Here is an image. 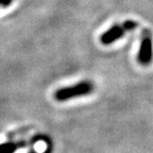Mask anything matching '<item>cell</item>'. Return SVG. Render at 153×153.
Returning a JSON list of instances; mask_svg holds the SVG:
<instances>
[{
    "mask_svg": "<svg viewBox=\"0 0 153 153\" xmlns=\"http://www.w3.org/2000/svg\"><path fill=\"white\" fill-rule=\"evenodd\" d=\"M11 3V0H0V4L2 5H7Z\"/></svg>",
    "mask_w": 153,
    "mask_h": 153,
    "instance_id": "cell-5",
    "label": "cell"
},
{
    "mask_svg": "<svg viewBox=\"0 0 153 153\" xmlns=\"http://www.w3.org/2000/svg\"><path fill=\"white\" fill-rule=\"evenodd\" d=\"M137 27V22L134 20H127L122 24H116L111 27L108 30L102 33L100 36V42L103 45H111L114 42L118 41L124 35V33L128 31H132Z\"/></svg>",
    "mask_w": 153,
    "mask_h": 153,
    "instance_id": "cell-2",
    "label": "cell"
},
{
    "mask_svg": "<svg viewBox=\"0 0 153 153\" xmlns=\"http://www.w3.org/2000/svg\"><path fill=\"white\" fill-rule=\"evenodd\" d=\"M153 59V43L152 38L149 33H143L141 38L140 47H139L138 54H137V61L143 66H147L152 62Z\"/></svg>",
    "mask_w": 153,
    "mask_h": 153,
    "instance_id": "cell-3",
    "label": "cell"
},
{
    "mask_svg": "<svg viewBox=\"0 0 153 153\" xmlns=\"http://www.w3.org/2000/svg\"><path fill=\"white\" fill-rule=\"evenodd\" d=\"M94 91V84L91 81H81L74 84V86L63 87L55 91L54 99L60 102L70 100L74 98H79L83 96H87Z\"/></svg>",
    "mask_w": 153,
    "mask_h": 153,
    "instance_id": "cell-1",
    "label": "cell"
},
{
    "mask_svg": "<svg viewBox=\"0 0 153 153\" xmlns=\"http://www.w3.org/2000/svg\"><path fill=\"white\" fill-rule=\"evenodd\" d=\"M27 143L25 141H7L0 145V153H14L24 148Z\"/></svg>",
    "mask_w": 153,
    "mask_h": 153,
    "instance_id": "cell-4",
    "label": "cell"
}]
</instances>
